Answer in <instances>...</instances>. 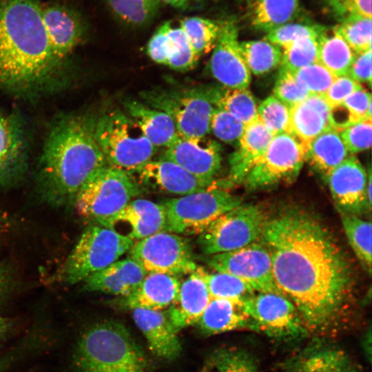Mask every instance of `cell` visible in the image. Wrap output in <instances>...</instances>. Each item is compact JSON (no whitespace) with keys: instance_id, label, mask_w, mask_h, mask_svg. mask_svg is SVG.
<instances>
[{"instance_id":"cell-50","label":"cell","mask_w":372,"mask_h":372,"mask_svg":"<svg viewBox=\"0 0 372 372\" xmlns=\"http://www.w3.org/2000/svg\"><path fill=\"white\" fill-rule=\"evenodd\" d=\"M340 137L350 154L365 151L372 141L371 119L363 120L338 130Z\"/></svg>"},{"instance_id":"cell-30","label":"cell","mask_w":372,"mask_h":372,"mask_svg":"<svg viewBox=\"0 0 372 372\" xmlns=\"http://www.w3.org/2000/svg\"><path fill=\"white\" fill-rule=\"evenodd\" d=\"M123 104L125 113L154 147L166 148L179 136L174 121L165 112L134 99H127Z\"/></svg>"},{"instance_id":"cell-12","label":"cell","mask_w":372,"mask_h":372,"mask_svg":"<svg viewBox=\"0 0 372 372\" xmlns=\"http://www.w3.org/2000/svg\"><path fill=\"white\" fill-rule=\"evenodd\" d=\"M129 255L147 273L178 276L190 274L198 267L189 241L168 231H160L134 242Z\"/></svg>"},{"instance_id":"cell-38","label":"cell","mask_w":372,"mask_h":372,"mask_svg":"<svg viewBox=\"0 0 372 372\" xmlns=\"http://www.w3.org/2000/svg\"><path fill=\"white\" fill-rule=\"evenodd\" d=\"M349 242L369 273L371 271V223L357 215L340 212Z\"/></svg>"},{"instance_id":"cell-34","label":"cell","mask_w":372,"mask_h":372,"mask_svg":"<svg viewBox=\"0 0 372 372\" xmlns=\"http://www.w3.org/2000/svg\"><path fill=\"white\" fill-rule=\"evenodd\" d=\"M215 107L225 110L245 125L258 120V106L248 88L209 87Z\"/></svg>"},{"instance_id":"cell-40","label":"cell","mask_w":372,"mask_h":372,"mask_svg":"<svg viewBox=\"0 0 372 372\" xmlns=\"http://www.w3.org/2000/svg\"><path fill=\"white\" fill-rule=\"evenodd\" d=\"M331 119L335 127L341 129L351 124L371 119V95L362 87L339 105L331 108Z\"/></svg>"},{"instance_id":"cell-16","label":"cell","mask_w":372,"mask_h":372,"mask_svg":"<svg viewBox=\"0 0 372 372\" xmlns=\"http://www.w3.org/2000/svg\"><path fill=\"white\" fill-rule=\"evenodd\" d=\"M332 197L340 212L360 215L369 209L367 174L359 160L350 155L327 176Z\"/></svg>"},{"instance_id":"cell-54","label":"cell","mask_w":372,"mask_h":372,"mask_svg":"<svg viewBox=\"0 0 372 372\" xmlns=\"http://www.w3.org/2000/svg\"><path fill=\"white\" fill-rule=\"evenodd\" d=\"M371 49L356 53L348 75L359 83L371 84Z\"/></svg>"},{"instance_id":"cell-3","label":"cell","mask_w":372,"mask_h":372,"mask_svg":"<svg viewBox=\"0 0 372 372\" xmlns=\"http://www.w3.org/2000/svg\"><path fill=\"white\" fill-rule=\"evenodd\" d=\"M106 165L94 136V121L65 116L53 125L43 149L39 172L41 196L54 206L74 204L82 187Z\"/></svg>"},{"instance_id":"cell-47","label":"cell","mask_w":372,"mask_h":372,"mask_svg":"<svg viewBox=\"0 0 372 372\" xmlns=\"http://www.w3.org/2000/svg\"><path fill=\"white\" fill-rule=\"evenodd\" d=\"M247 125L229 112L214 107L210 121V132L226 143H236Z\"/></svg>"},{"instance_id":"cell-49","label":"cell","mask_w":372,"mask_h":372,"mask_svg":"<svg viewBox=\"0 0 372 372\" xmlns=\"http://www.w3.org/2000/svg\"><path fill=\"white\" fill-rule=\"evenodd\" d=\"M325 12L338 23L353 17L371 18V0H322Z\"/></svg>"},{"instance_id":"cell-57","label":"cell","mask_w":372,"mask_h":372,"mask_svg":"<svg viewBox=\"0 0 372 372\" xmlns=\"http://www.w3.org/2000/svg\"><path fill=\"white\" fill-rule=\"evenodd\" d=\"M6 280V274L2 267H0V289L4 285Z\"/></svg>"},{"instance_id":"cell-13","label":"cell","mask_w":372,"mask_h":372,"mask_svg":"<svg viewBox=\"0 0 372 372\" xmlns=\"http://www.w3.org/2000/svg\"><path fill=\"white\" fill-rule=\"evenodd\" d=\"M242 306L258 332L269 337L290 340L308 333L296 307L283 294L256 292Z\"/></svg>"},{"instance_id":"cell-23","label":"cell","mask_w":372,"mask_h":372,"mask_svg":"<svg viewBox=\"0 0 372 372\" xmlns=\"http://www.w3.org/2000/svg\"><path fill=\"white\" fill-rule=\"evenodd\" d=\"M180 281L178 276L163 273H147L138 287L128 296L119 298L123 309L162 311L176 299Z\"/></svg>"},{"instance_id":"cell-28","label":"cell","mask_w":372,"mask_h":372,"mask_svg":"<svg viewBox=\"0 0 372 372\" xmlns=\"http://www.w3.org/2000/svg\"><path fill=\"white\" fill-rule=\"evenodd\" d=\"M196 324L205 335L242 329L258 332L242 303L224 298H211Z\"/></svg>"},{"instance_id":"cell-42","label":"cell","mask_w":372,"mask_h":372,"mask_svg":"<svg viewBox=\"0 0 372 372\" xmlns=\"http://www.w3.org/2000/svg\"><path fill=\"white\" fill-rule=\"evenodd\" d=\"M318 62L317 37H304L282 49L280 67L291 73Z\"/></svg>"},{"instance_id":"cell-41","label":"cell","mask_w":372,"mask_h":372,"mask_svg":"<svg viewBox=\"0 0 372 372\" xmlns=\"http://www.w3.org/2000/svg\"><path fill=\"white\" fill-rule=\"evenodd\" d=\"M257 110L258 120L273 136L281 133L292 134L291 107L274 95L263 100Z\"/></svg>"},{"instance_id":"cell-31","label":"cell","mask_w":372,"mask_h":372,"mask_svg":"<svg viewBox=\"0 0 372 372\" xmlns=\"http://www.w3.org/2000/svg\"><path fill=\"white\" fill-rule=\"evenodd\" d=\"M300 0H246V13L252 27L266 32L293 21Z\"/></svg>"},{"instance_id":"cell-10","label":"cell","mask_w":372,"mask_h":372,"mask_svg":"<svg viewBox=\"0 0 372 372\" xmlns=\"http://www.w3.org/2000/svg\"><path fill=\"white\" fill-rule=\"evenodd\" d=\"M267 219L260 207L242 203L212 222L198 245L207 256L240 249L260 239Z\"/></svg>"},{"instance_id":"cell-46","label":"cell","mask_w":372,"mask_h":372,"mask_svg":"<svg viewBox=\"0 0 372 372\" xmlns=\"http://www.w3.org/2000/svg\"><path fill=\"white\" fill-rule=\"evenodd\" d=\"M310 94L323 95L337 77L323 65L316 62L292 73Z\"/></svg>"},{"instance_id":"cell-11","label":"cell","mask_w":372,"mask_h":372,"mask_svg":"<svg viewBox=\"0 0 372 372\" xmlns=\"http://www.w3.org/2000/svg\"><path fill=\"white\" fill-rule=\"evenodd\" d=\"M307 150L292 134L274 135L242 184L249 190H258L295 179L306 161Z\"/></svg>"},{"instance_id":"cell-20","label":"cell","mask_w":372,"mask_h":372,"mask_svg":"<svg viewBox=\"0 0 372 372\" xmlns=\"http://www.w3.org/2000/svg\"><path fill=\"white\" fill-rule=\"evenodd\" d=\"M41 17L52 52L63 64L83 39V21L75 12L59 5L41 6Z\"/></svg>"},{"instance_id":"cell-9","label":"cell","mask_w":372,"mask_h":372,"mask_svg":"<svg viewBox=\"0 0 372 372\" xmlns=\"http://www.w3.org/2000/svg\"><path fill=\"white\" fill-rule=\"evenodd\" d=\"M166 214L165 231L200 235L217 218L242 203L228 191L212 187L160 203Z\"/></svg>"},{"instance_id":"cell-26","label":"cell","mask_w":372,"mask_h":372,"mask_svg":"<svg viewBox=\"0 0 372 372\" xmlns=\"http://www.w3.org/2000/svg\"><path fill=\"white\" fill-rule=\"evenodd\" d=\"M292 134L307 147L320 134L333 128L331 107L323 95L310 94L291 107Z\"/></svg>"},{"instance_id":"cell-27","label":"cell","mask_w":372,"mask_h":372,"mask_svg":"<svg viewBox=\"0 0 372 372\" xmlns=\"http://www.w3.org/2000/svg\"><path fill=\"white\" fill-rule=\"evenodd\" d=\"M273 135L258 119L245 127L229 158L228 183L240 185L246 175L265 151Z\"/></svg>"},{"instance_id":"cell-33","label":"cell","mask_w":372,"mask_h":372,"mask_svg":"<svg viewBox=\"0 0 372 372\" xmlns=\"http://www.w3.org/2000/svg\"><path fill=\"white\" fill-rule=\"evenodd\" d=\"M318 43V62L336 76L347 75L356 53L335 27L325 28Z\"/></svg>"},{"instance_id":"cell-7","label":"cell","mask_w":372,"mask_h":372,"mask_svg":"<svg viewBox=\"0 0 372 372\" xmlns=\"http://www.w3.org/2000/svg\"><path fill=\"white\" fill-rule=\"evenodd\" d=\"M143 192L133 175L106 165L82 187L74 205L81 216L99 225Z\"/></svg>"},{"instance_id":"cell-15","label":"cell","mask_w":372,"mask_h":372,"mask_svg":"<svg viewBox=\"0 0 372 372\" xmlns=\"http://www.w3.org/2000/svg\"><path fill=\"white\" fill-rule=\"evenodd\" d=\"M238 30L234 21L221 22V29L213 48L209 69L223 87L247 88L251 73L242 54Z\"/></svg>"},{"instance_id":"cell-4","label":"cell","mask_w":372,"mask_h":372,"mask_svg":"<svg viewBox=\"0 0 372 372\" xmlns=\"http://www.w3.org/2000/svg\"><path fill=\"white\" fill-rule=\"evenodd\" d=\"M72 372H151L149 360L127 327L105 321L88 328L74 351Z\"/></svg>"},{"instance_id":"cell-18","label":"cell","mask_w":372,"mask_h":372,"mask_svg":"<svg viewBox=\"0 0 372 372\" xmlns=\"http://www.w3.org/2000/svg\"><path fill=\"white\" fill-rule=\"evenodd\" d=\"M99 225L114 230L124 227L123 235L134 242L160 231H165L166 214L163 206L149 200H132L115 215L102 222Z\"/></svg>"},{"instance_id":"cell-53","label":"cell","mask_w":372,"mask_h":372,"mask_svg":"<svg viewBox=\"0 0 372 372\" xmlns=\"http://www.w3.org/2000/svg\"><path fill=\"white\" fill-rule=\"evenodd\" d=\"M362 87L348 74L340 76L335 78L323 96L333 108L340 105L348 96Z\"/></svg>"},{"instance_id":"cell-21","label":"cell","mask_w":372,"mask_h":372,"mask_svg":"<svg viewBox=\"0 0 372 372\" xmlns=\"http://www.w3.org/2000/svg\"><path fill=\"white\" fill-rule=\"evenodd\" d=\"M283 372H360L342 349L333 344L315 342L287 359Z\"/></svg>"},{"instance_id":"cell-2","label":"cell","mask_w":372,"mask_h":372,"mask_svg":"<svg viewBox=\"0 0 372 372\" xmlns=\"http://www.w3.org/2000/svg\"><path fill=\"white\" fill-rule=\"evenodd\" d=\"M37 0H0V85L19 94L47 88L62 63L54 56Z\"/></svg>"},{"instance_id":"cell-39","label":"cell","mask_w":372,"mask_h":372,"mask_svg":"<svg viewBox=\"0 0 372 372\" xmlns=\"http://www.w3.org/2000/svg\"><path fill=\"white\" fill-rule=\"evenodd\" d=\"M180 28L199 59L213 50L220 32L221 22L200 17H188L180 21Z\"/></svg>"},{"instance_id":"cell-1","label":"cell","mask_w":372,"mask_h":372,"mask_svg":"<svg viewBox=\"0 0 372 372\" xmlns=\"http://www.w3.org/2000/svg\"><path fill=\"white\" fill-rule=\"evenodd\" d=\"M276 285L296 307L307 331L336 324L349 285L342 253L322 224L296 207L267 218L260 238Z\"/></svg>"},{"instance_id":"cell-44","label":"cell","mask_w":372,"mask_h":372,"mask_svg":"<svg viewBox=\"0 0 372 372\" xmlns=\"http://www.w3.org/2000/svg\"><path fill=\"white\" fill-rule=\"evenodd\" d=\"M211 362L218 372H258L254 357L238 347H224L216 350Z\"/></svg>"},{"instance_id":"cell-48","label":"cell","mask_w":372,"mask_h":372,"mask_svg":"<svg viewBox=\"0 0 372 372\" xmlns=\"http://www.w3.org/2000/svg\"><path fill=\"white\" fill-rule=\"evenodd\" d=\"M168 34L174 44L175 54L166 65L180 72L189 70L195 66L198 58L188 37L180 27L173 28L170 25L168 28Z\"/></svg>"},{"instance_id":"cell-17","label":"cell","mask_w":372,"mask_h":372,"mask_svg":"<svg viewBox=\"0 0 372 372\" xmlns=\"http://www.w3.org/2000/svg\"><path fill=\"white\" fill-rule=\"evenodd\" d=\"M161 158L171 161L193 175L208 180H214L221 167L220 145L206 137L189 138L179 135L166 147Z\"/></svg>"},{"instance_id":"cell-55","label":"cell","mask_w":372,"mask_h":372,"mask_svg":"<svg viewBox=\"0 0 372 372\" xmlns=\"http://www.w3.org/2000/svg\"><path fill=\"white\" fill-rule=\"evenodd\" d=\"M161 4L168 5L174 8L187 10L196 8L203 4L205 0H158Z\"/></svg>"},{"instance_id":"cell-8","label":"cell","mask_w":372,"mask_h":372,"mask_svg":"<svg viewBox=\"0 0 372 372\" xmlns=\"http://www.w3.org/2000/svg\"><path fill=\"white\" fill-rule=\"evenodd\" d=\"M141 96L145 103L172 118L180 136L200 138L210 132V121L215 107L209 87L154 89L143 92Z\"/></svg>"},{"instance_id":"cell-25","label":"cell","mask_w":372,"mask_h":372,"mask_svg":"<svg viewBox=\"0 0 372 372\" xmlns=\"http://www.w3.org/2000/svg\"><path fill=\"white\" fill-rule=\"evenodd\" d=\"M211 298L207 287L196 271L182 282L174 302L167 313L178 332L181 329L196 324L207 306Z\"/></svg>"},{"instance_id":"cell-19","label":"cell","mask_w":372,"mask_h":372,"mask_svg":"<svg viewBox=\"0 0 372 372\" xmlns=\"http://www.w3.org/2000/svg\"><path fill=\"white\" fill-rule=\"evenodd\" d=\"M136 174L141 185H147L163 192L187 195L218 187L214 180L198 178L176 163L160 158L150 160Z\"/></svg>"},{"instance_id":"cell-37","label":"cell","mask_w":372,"mask_h":372,"mask_svg":"<svg viewBox=\"0 0 372 372\" xmlns=\"http://www.w3.org/2000/svg\"><path fill=\"white\" fill-rule=\"evenodd\" d=\"M240 45L250 73L263 75L280 65L282 49L266 39L242 41Z\"/></svg>"},{"instance_id":"cell-43","label":"cell","mask_w":372,"mask_h":372,"mask_svg":"<svg viewBox=\"0 0 372 372\" xmlns=\"http://www.w3.org/2000/svg\"><path fill=\"white\" fill-rule=\"evenodd\" d=\"M335 28L355 53L371 49V18L353 17Z\"/></svg>"},{"instance_id":"cell-35","label":"cell","mask_w":372,"mask_h":372,"mask_svg":"<svg viewBox=\"0 0 372 372\" xmlns=\"http://www.w3.org/2000/svg\"><path fill=\"white\" fill-rule=\"evenodd\" d=\"M113 17L130 28L149 25L162 4L158 0H104Z\"/></svg>"},{"instance_id":"cell-5","label":"cell","mask_w":372,"mask_h":372,"mask_svg":"<svg viewBox=\"0 0 372 372\" xmlns=\"http://www.w3.org/2000/svg\"><path fill=\"white\" fill-rule=\"evenodd\" d=\"M94 136L107 165L132 175L157 151L136 123L119 110L94 121Z\"/></svg>"},{"instance_id":"cell-24","label":"cell","mask_w":372,"mask_h":372,"mask_svg":"<svg viewBox=\"0 0 372 372\" xmlns=\"http://www.w3.org/2000/svg\"><path fill=\"white\" fill-rule=\"evenodd\" d=\"M147 273L133 259L118 260L86 278L83 289L125 297L130 294Z\"/></svg>"},{"instance_id":"cell-14","label":"cell","mask_w":372,"mask_h":372,"mask_svg":"<svg viewBox=\"0 0 372 372\" xmlns=\"http://www.w3.org/2000/svg\"><path fill=\"white\" fill-rule=\"evenodd\" d=\"M208 256L206 262L214 270L241 279L256 292L283 294L275 282L271 255L263 242Z\"/></svg>"},{"instance_id":"cell-56","label":"cell","mask_w":372,"mask_h":372,"mask_svg":"<svg viewBox=\"0 0 372 372\" xmlns=\"http://www.w3.org/2000/svg\"><path fill=\"white\" fill-rule=\"evenodd\" d=\"M8 327V322L2 317H0V338L6 333Z\"/></svg>"},{"instance_id":"cell-6","label":"cell","mask_w":372,"mask_h":372,"mask_svg":"<svg viewBox=\"0 0 372 372\" xmlns=\"http://www.w3.org/2000/svg\"><path fill=\"white\" fill-rule=\"evenodd\" d=\"M134 241L116 231L91 224L82 233L59 271L65 284L83 282L129 251Z\"/></svg>"},{"instance_id":"cell-45","label":"cell","mask_w":372,"mask_h":372,"mask_svg":"<svg viewBox=\"0 0 372 372\" xmlns=\"http://www.w3.org/2000/svg\"><path fill=\"white\" fill-rule=\"evenodd\" d=\"M325 28L318 24L292 21L268 32L265 39L282 49L304 37L318 38Z\"/></svg>"},{"instance_id":"cell-22","label":"cell","mask_w":372,"mask_h":372,"mask_svg":"<svg viewBox=\"0 0 372 372\" xmlns=\"http://www.w3.org/2000/svg\"><path fill=\"white\" fill-rule=\"evenodd\" d=\"M133 320L145 337L149 349L157 356L172 360L177 358L182 347L177 331L167 312L134 309Z\"/></svg>"},{"instance_id":"cell-52","label":"cell","mask_w":372,"mask_h":372,"mask_svg":"<svg viewBox=\"0 0 372 372\" xmlns=\"http://www.w3.org/2000/svg\"><path fill=\"white\" fill-rule=\"evenodd\" d=\"M169 21L162 24L152 36L147 45V53L154 62L166 65L174 55V44L169 36Z\"/></svg>"},{"instance_id":"cell-29","label":"cell","mask_w":372,"mask_h":372,"mask_svg":"<svg viewBox=\"0 0 372 372\" xmlns=\"http://www.w3.org/2000/svg\"><path fill=\"white\" fill-rule=\"evenodd\" d=\"M25 161L26 142L21 125L0 112V186L16 178Z\"/></svg>"},{"instance_id":"cell-51","label":"cell","mask_w":372,"mask_h":372,"mask_svg":"<svg viewBox=\"0 0 372 372\" xmlns=\"http://www.w3.org/2000/svg\"><path fill=\"white\" fill-rule=\"evenodd\" d=\"M273 87V94L289 107L300 103L310 94L296 81L293 74L280 67Z\"/></svg>"},{"instance_id":"cell-32","label":"cell","mask_w":372,"mask_h":372,"mask_svg":"<svg viewBox=\"0 0 372 372\" xmlns=\"http://www.w3.org/2000/svg\"><path fill=\"white\" fill-rule=\"evenodd\" d=\"M350 156L338 130L331 128L316 137L309 145L306 161L325 178Z\"/></svg>"},{"instance_id":"cell-36","label":"cell","mask_w":372,"mask_h":372,"mask_svg":"<svg viewBox=\"0 0 372 372\" xmlns=\"http://www.w3.org/2000/svg\"><path fill=\"white\" fill-rule=\"evenodd\" d=\"M196 271L203 278L211 298L228 299L242 304L256 293L247 282L231 274L218 271L209 273L201 267H197Z\"/></svg>"},{"instance_id":"cell-58","label":"cell","mask_w":372,"mask_h":372,"mask_svg":"<svg viewBox=\"0 0 372 372\" xmlns=\"http://www.w3.org/2000/svg\"><path fill=\"white\" fill-rule=\"evenodd\" d=\"M200 372H206V371H200Z\"/></svg>"}]
</instances>
